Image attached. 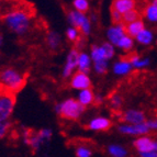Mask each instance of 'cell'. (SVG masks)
I'll list each match as a JSON object with an SVG mask.
<instances>
[{"mask_svg":"<svg viewBox=\"0 0 157 157\" xmlns=\"http://www.w3.org/2000/svg\"><path fill=\"white\" fill-rule=\"evenodd\" d=\"M3 23L12 33L24 35L31 29L32 16L25 8H13L3 16Z\"/></svg>","mask_w":157,"mask_h":157,"instance_id":"cell-1","label":"cell"},{"mask_svg":"<svg viewBox=\"0 0 157 157\" xmlns=\"http://www.w3.org/2000/svg\"><path fill=\"white\" fill-rule=\"evenodd\" d=\"M54 110L57 115L66 120L76 121L84 114L85 108L77 101L75 98H67L54 107Z\"/></svg>","mask_w":157,"mask_h":157,"instance_id":"cell-2","label":"cell"},{"mask_svg":"<svg viewBox=\"0 0 157 157\" xmlns=\"http://www.w3.org/2000/svg\"><path fill=\"white\" fill-rule=\"evenodd\" d=\"M25 84V77L14 68H5L0 71V85L10 92H17L22 89Z\"/></svg>","mask_w":157,"mask_h":157,"instance_id":"cell-3","label":"cell"},{"mask_svg":"<svg viewBox=\"0 0 157 157\" xmlns=\"http://www.w3.org/2000/svg\"><path fill=\"white\" fill-rule=\"evenodd\" d=\"M67 20L71 26H74L80 31L81 35L89 36L92 30V23L89 17L86 13H81L78 11L71 10L67 13Z\"/></svg>","mask_w":157,"mask_h":157,"instance_id":"cell-4","label":"cell"},{"mask_svg":"<svg viewBox=\"0 0 157 157\" xmlns=\"http://www.w3.org/2000/svg\"><path fill=\"white\" fill-rule=\"evenodd\" d=\"M89 55L91 57L92 63L101 60L110 62L115 55V46H113L109 42H105L100 45L94 44L90 48Z\"/></svg>","mask_w":157,"mask_h":157,"instance_id":"cell-5","label":"cell"},{"mask_svg":"<svg viewBox=\"0 0 157 157\" xmlns=\"http://www.w3.org/2000/svg\"><path fill=\"white\" fill-rule=\"evenodd\" d=\"M16 100L9 94H0V123L10 120L14 110Z\"/></svg>","mask_w":157,"mask_h":157,"instance_id":"cell-6","label":"cell"},{"mask_svg":"<svg viewBox=\"0 0 157 157\" xmlns=\"http://www.w3.org/2000/svg\"><path fill=\"white\" fill-rule=\"evenodd\" d=\"M133 146L139 154L157 152V140L149 135L140 136L134 140Z\"/></svg>","mask_w":157,"mask_h":157,"instance_id":"cell-7","label":"cell"},{"mask_svg":"<svg viewBox=\"0 0 157 157\" xmlns=\"http://www.w3.org/2000/svg\"><path fill=\"white\" fill-rule=\"evenodd\" d=\"M118 131H119V133L123 134V135L135 136V137L148 135L149 132H151L148 126L146 125V122H145V123H141V124L121 123L120 125L118 126Z\"/></svg>","mask_w":157,"mask_h":157,"instance_id":"cell-8","label":"cell"},{"mask_svg":"<svg viewBox=\"0 0 157 157\" xmlns=\"http://www.w3.org/2000/svg\"><path fill=\"white\" fill-rule=\"evenodd\" d=\"M79 51L76 48H73L68 52L67 56L65 58V64H64L63 71H62V76L63 78L67 79L71 78L74 74L77 71V63H78Z\"/></svg>","mask_w":157,"mask_h":157,"instance_id":"cell-9","label":"cell"},{"mask_svg":"<svg viewBox=\"0 0 157 157\" xmlns=\"http://www.w3.org/2000/svg\"><path fill=\"white\" fill-rule=\"evenodd\" d=\"M69 85L73 89L81 91L85 89H90L91 87V79L89 75L80 71H76L69 79Z\"/></svg>","mask_w":157,"mask_h":157,"instance_id":"cell-10","label":"cell"},{"mask_svg":"<svg viewBox=\"0 0 157 157\" xmlns=\"http://www.w3.org/2000/svg\"><path fill=\"white\" fill-rule=\"evenodd\" d=\"M146 115L139 109H128L121 114V121L125 124H141L146 122Z\"/></svg>","mask_w":157,"mask_h":157,"instance_id":"cell-11","label":"cell"},{"mask_svg":"<svg viewBox=\"0 0 157 157\" xmlns=\"http://www.w3.org/2000/svg\"><path fill=\"white\" fill-rule=\"evenodd\" d=\"M105 35H107L108 42L110 43V44H112L113 46H117L118 43L126 35L125 25L123 23L113 24V25H111L107 30Z\"/></svg>","mask_w":157,"mask_h":157,"instance_id":"cell-12","label":"cell"},{"mask_svg":"<svg viewBox=\"0 0 157 157\" xmlns=\"http://www.w3.org/2000/svg\"><path fill=\"white\" fill-rule=\"evenodd\" d=\"M111 126H112V121L107 117H102V115L94 117L90 119V121L88 122V128L94 132L108 131Z\"/></svg>","mask_w":157,"mask_h":157,"instance_id":"cell-13","label":"cell"},{"mask_svg":"<svg viewBox=\"0 0 157 157\" xmlns=\"http://www.w3.org/2000/svg\"><path fill=\"white\" fill-rule=\"evenodd\" d=\"M132 71H133V67L128 58H121V59L114 62V64L112 65V73L115 76H128L132 73Z\"/></svg>","mask_w":157,"mask_h":157,"instance_id":"cell-14","label":"cell"},{"mask_svg":"<svg viewBox=\"0 0 157 157\" xmlns=\"http://www.w3.org/2000/svg\"><path fill=\"white\" fill-rule=\"evenodd\" d=\"M134 9H136V2L133 0H114L111 3V10L117 11L122 16Z\"/></svg>","mask_w":157,"mask_h":157,"instance_id":"cell-15","label":"cell"},{"mask_svg":"<svg viewBox=\"0 0 157 157\" xmlns=\"http://www.w3.org/2000/svg\"><path fill=\"white\" fill-rule=\"evenodd\" d=\"M92 64L94 63H92L89 53L79 52L78 63H77V71H80V73H85L89 75L90 71L92 69Z\"/></svg>","mask_w":157,"mask_h":157,"instance_id":"cell-16","label":"cell"},{"mask_svg":"<svg viewBox=\"0 0 157 157\" xmlns=\"http://www.w3.org/2000/svg\"><path fill=\"white\" fill-rule=\"evenodd\" d=\"M128 59L130 60L133 69H137V71L145 69L151 65L149 57H143V56H140L139 54H131Z\"/></svg>","mask_w":157,"mask_h":157,"instance_id":"cell-17","label":"cell"},{"mask_svg":"<svg viewBox=\"0 0 157 157\" xmlns=\"http://www.w3.org/2000/svg\"><path fill=\"white\" fill-rule=\"evenodd\" d=\"M154 39H155L154 32H153L152 30L146 29V28H145L144 30H142V31L134 37L135 42L139 43L140 45H143V46H148V45H151L154 42Z\"/></svg>","mask_w":157,"mask_h":157,"instance_id":"cell-18","label":"cell"},{"mask_svg":"<svg viewBox=\"0 0 157 157\" xmlns=\"http://www.w3.org/2000/svg\"><path fill=\"white\" fill-rule=\"evenodd\" d=\"M94 92L90 89H85L81 90V91H78V94H77V101L80 103L84 108L89 107V105H94Z\"/></svg>","mask_w":157,"mask_h":157,"instance_id":"cell-19","label":"cell"},{"mask_svg":"<svg viewBox=\"0 0 157 157\" xmlns=\"http://www.w3.org/2000/svg\"><path fill=\"white\" fill-rule=\"evenodd\" d=\"M46 45L52 51L58 50L62 45V36L57 31H50L46 35Z\"/></svg>","mask_w":157,"mask_h":157,"instance_id":"cell-20","label":"cell"},{"mask_svg":"<svg viewBox=\"0 0 157 157\" xmlns=\"http://www.w3.org/2000/svg\"><path fill=\"white\" fill-rule=\"evenodd\" d=\"M143 17L149 23H157V7L151 1L143 9Z\"/></svg>","mask_w":157,"mask_h":157,"instance_id":"cell-21","label":"cell"},{"mask_svg":"<svg viewBox=\"0 0 157 157\" xmlns=\"http://www.w3.org/2000/svg\"><path fill=\"white\" fill-rule=\"evenodd\" d=\"M145 29V23L143 20H137L135 22H132L130 24H125V32H126V35L131 37H135L142 30Z\"/></svg>","mask_w":157,"mask_h":157,"instance_id":"cell-22","label":"cell"},{"mask_svg":"<svg viewBox=\"0 0 157 157\" xmlns=\"http://www.w3.org/2000/svg\"><path fill=\"white\" fill-rule=\"evenodd\" d=\"M107 152L110 157H128V151L121 144H110L107 147Z\"/></svg>","mask_w":157,"mask_h":157,"instance_id":"cell-23","label":"cell"},{"mask_svg":"<svg viewBox=\"0 0 157 157\" xmlns=\"http://www.w3.org/2000/svg\"><path fill=\"white\" fill-rule=\"evenodd\" d=\"M134 44H135V40L133 37L128 36V35H125L115 47H118V48L124 51V52H130V51L133 50Z\"/></svg>","mask_w":157,"mask_h":157,"instance_id":"cell-24","label":"cell"},{"mask_svg":"<svg viewBox=\"0 0 157 157\" xmlns=\"http://www.w3.org/2000/svg\"><path fill=\"white\" fill-rule=\"evenodd\" d=\"M109 105L112 110L119 111L123 105V97L120 94H113L109 99Z\"/></svg>","mask_w":157,"mask_h":157,"instance_id":"cell-25","label":"cell"},{"mask_svg":"<svg viewBox=\"0 0 157 157\" xmlns=\"http://www.w3.org/2000/svg\"><path fill=\"white\" fill-rule=\"evenodd\" d=\"M65 35L67 37L68 41H71V42H78L79 40L81 39V33L78 29L76 28H74V26H68L67 29H66L65 32Z\"/></svg>","mask_w":157,"mask_h":157,"instance_id":"cell-26","label":"cell"},{"mask_svg":"<svg viewBox=\"0 0 157 157\" xmlns=\"http://www.w3.org/2000/svg\"><path fill=\"white\" fill-rule=\"evenodd\" d=\"M71 5H73V10L81 13H86L90 8V2L88 0H74Z\"/></svg>","mask_w":157,"mask_h":157,"instance_id":"cell-27","label":"cell"},{"mask_svg":"<svg viewBox=\"0 0 157 157\" xmlns=\"http://www.w3.org/2000/svg\"><path fill=\"white\" fill-rule=\"evenodd\" d=\"M137 20H140V12L136 9L128 11V12L124 13L123 16H122V22H123L124 25L132 23V22H135Z\"/></svg>","mask_w":157,"mask_h":157,"instance_id":"cell-28","label":"cell"},{"mask_svg":"<svg viewBox=\"0 0 157 157\" xmlns=\"http://www.w3.org/2000/svg\"><path fill=\"white\" fill-rule=\"evenodd\" d=\"M92 69L98 75H105L109 69V62H107V60L96 62V63L92 64Z\"/></svg>","mask_w":157,"mask_h":157,"instance_id":"cell-29","label":"cell"},{"mask_svg":"<svg viewBox=\"0 0 157 157\" xmlns=\"http://www.w3.org/2000/svg\"><path fill=\"white\" fill-rule=\"evenodd\" d=\"M75 155H76V157H91L92 149L87 145L80 144L75 148Z\"/></svg>","mask_w":157,"mask_h":157,"instance_id":"cell-30","label":"cell"},{"mask_svg":"<svg viewBox=\"0 0 157 157\" xmlns=\"http://www.w3.org/2000/svg\"><path fill=\"white\" fill-rule=\"evenodd\" d=\"M11 128L10 121H7V122H3V123H0V140H2L3 137L7 136V134L9 133V130Z\"/></svg>","mask_w":157,"mask_h":157,"instance_id":"cell-31","label":"cell"},{"mask_svg":"<svg viewBox=\"0 0 157 157\" xmlns=\"http://www.w3.org/2000/svg\"><path fill=\"white\" fill-rule=\"evenodd\" d=\"M146 125L148 126L149 131H151V132H157V117L147 119V120H146Z\"/></svg>","mask_w":157,"mask_h":157,"instance_id":"cell-32","label":"cell"},{"mask_svg":"<svg viewBox=\"0 0 157 157\" xmlns=\"http://www.w3.org/2000/svg\"><path fill=\"white\" fill-rule=\"evenodd\" d=\"M111 19H112L113 24H119V23H123L122 22V14H120L117 11L111 10Z\"/></svg>","mask_w":157,"mask_h":157,"instance_id":"cell-33","label":"cell"},{"mask_svg":"<svg viewBox=\"0 0 157 157\" xmlns=\"http://www.w3.org/2000/svg\"><path fill=\"white\" fill-rule=\"evenodd\" d=\"M105 102V97L100 94H94V105H101L102 103Z\"/></svg>","mask_w":157,"mask_h":157,"instance_id":"cell-34","label":"cell"},{"mask_svg":"<svg viewBox=\"0 0 157 157\" xmlns=\"http://www.w3.org/2000/svg\"><path fill=\"white\" fill-rule=\"evenodd\" d=\"M140 157H157V152L144 153V154H139Z\"/></svg>","mask_w":157,"mask_h":157,"instance_id":"cell-35","label":"cell"},{"mask_svg":"<svg viewBox=\"0 0 157 157\" xmlns=\"http://www.w3.org/2000/svg\"><path fill=\"white\" fill-rule=\"evenodd\" d=\"M2 44H3V36H2V34L0 33V47L2 46Z\"/></svg>","mask_w":157,"mask_h":157,"instance_id":"cell-36","label":"cell"},{"mask_svg":"<svg viewBox=\"0 0 157 157\" xmlns=\"http://www.w3.org/2000/svg\"><path fill=\"white\" fill-rule=\"evenodd\" d=\"M152 2L154 3V5H155V6H156V7H157V0H153Z\"/></svg>","mask_w":157,"mask_h":157,"instance_id":"cell-37","label":"cell"},{"mask_svg":"<svg viewBox=\"0 0 157 157\" xmlns=\"http://www.w3.org/2000/svg\"><path fill=\"white\" fill-rule=\"evenodd\" d=\"M156 44H157V40H156Z\"/></svg>","mask_w":157,"mask_h":157,"instance_id":"cell-38","label":"cell"}]
</instances>
